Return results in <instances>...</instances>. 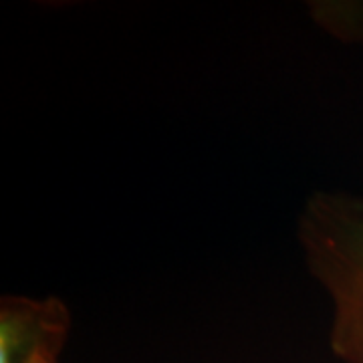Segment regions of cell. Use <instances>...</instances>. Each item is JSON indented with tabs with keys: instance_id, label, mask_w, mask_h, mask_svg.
<instances>
[{
	"instance_id": "1",
	"label": "cell",
	"mask_w": 363,
	"mask_h": 363,
	"mask_svg": "<svg viewBox=\"0 0 363 363\" xmlns=\"http://www.w3.org/2000/svg\"><path fill=\"white\" fill-rule=\"evenodd\" d=\"M297 236L331 301L329 347L343 363H363V200L315 192L298 214Z\"/></svg>"
},
{
	"instance_id": "2",
	"label": "cell",
	"mask_w": 363,
	"mask_h": 363,
	"mask_svg": "<svg viewBox=\"0 0 363 363\" xmlns=\"http://www.w3.org/2000/svg\"><path fill=\"white\" fill-rule=\"evenodd\" d=\"M71 315L59 298L4 297L0 307V363H26L40 351L61 353Z\"/></svg>"
},
{
	"instance_id": "3",
	"label": "cell",
	"mask_w": 363,
	"mask_h": 363,
	"mask_svg": "<svg viewBox=\"0 0 363 363\" xmlns=\"http://www.w3.org/2000/svg\"><path fill=\"white\" fill-rule=\"evenodd\" d=\"M319 23L337 37L363 43V4H329L315 11Z\"/></svg>"
},
{
	"instance_id": "4",
	"label": "cell",
	"mask_w": 363,
	"mask_h": 363,
	"mask_svg": "<svg viewBox=\"0 0 363 363\" xmlns=\"http://www.w3.org/2000/svg\"><path fill=\"white\" fill-rule=\"evenodd\" d=\"M26 363H59V353L52 351H40L37 355H33Z\"/></svg>"
}]
</instances>
